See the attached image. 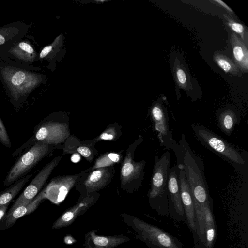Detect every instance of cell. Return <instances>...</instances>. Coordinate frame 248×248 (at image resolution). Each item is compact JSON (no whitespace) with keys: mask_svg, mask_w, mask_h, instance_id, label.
<instances>
[{"mask_svg":"<svg viewBox=\"0 0 248 248\" xmlns=\"http://www.w3.org/2000/svg\"><path fill=\"white\" fill-rule=\"evenodd\" d=\"M211 2L215 3L216 4L221 6L225 9L229 13L230 16H234V13L233 10L229 7L225 3L220 0H210Z\"/></svg>","mask_w":248,"mask_h":248,"instance_id":"cell-31","label":"cell"},{"mask_svg":"<svg viewBox=\"0 0 248 248\" xmlns=\"http://www.w3.org/2000/svg\"><path fill=\"white\" fill-rule=\"evenodd\" d=\"M89 240L91 248H112L125 241L123 237L97 236L93 232L90 233Z\"/></svg>","mask_w":248,"mask_h":248,"instance_id":"cell-23","label":"cell"},{"mask_svg":"<svg viewBox=\"0 0 248 248\" xmlns=\"http://www.w3.org/2000/svg\"><path fill=\"white\" fill-rule=\"evenodd\" d=\"M8 205H5L0 207V225L3 221L6 215V211Z\"/></svg>","mask_w":248,"mask_h":248,"instance_id":"cell-33","label":"cell"},{"mask_svg":"<svg viewBox=\"0 0 248 248\" xmlns=\"http://www.w3.org/2000/svg\"><path fill=\"white\" fill-rule=\"evenodd\" d=\"M230 41L234 63L240 71L244 73H247L248 71V47L233 32L231 33Z\"/></svg>","mask_w":248,"mask_h":248,"instance_id":"cell-18","label":"cell"},{"mask_svg":"<svg viewBox=\"0 0 248 248\" xmlns=\"http://www.w3.org/2000/svg\"><path fill=\"white\" fill-rule=\"evenodd\" d=\"M152 125L157 134L161 146L173 151L178 143L173 138L169 124L167 111L160 103H155L150 111Z\"/></svg>","mask_w":248,"mask_h":248,"instance_id":"cell-10","label":"cell"},{"mask_svg":"<svg viewBox=\"0 0 248 248\" xmlns=\"http://www.w3.org/2000/svg\"><path fill=\"white\" fill-rule=\"evenodd\" d=\"M46 199L44 188L29 203L18 206L12 211H9L0 225V230H4L11 227L18 218L35 211L41 202Z\"/></svg>","mask_w":248,"mask_h":248,"instance_id":"cell-16","label":"cell"},{"mask_svg":"<svg viewBox=\"0 0 248 248\" xmlns=\"http://www.w3.org/2000/svg\"><path fill=\"white\" fill-rule=\"evenodd\" d=\"M11 56L21 62H33L37 54L31 44L25 41L15 43L8 50Z\"/></svg>","mask_w":248,"mask_h":248,"instance_id":"cell-19","label":"cell"},{"mask_svg":"<svg viewBox=\"0 0 248 248\" xmlns=\"http://www.w3.org/2000/svg\"><path fill=\"white\" fill-rule=\"evenodd\" d=\"M63 145L64 154L77 153L90 162H92L98 154V150L94 147L95 144L91 140L81 141L73 135H70Z\"/></svg>","mask_w":248,"mask_h":248,"instance_id":"cell-15","label":"cell"},{"mask_svg":"<svg viewBox=\"0 0 248 248\" xmlns=\"http://www.w3.org/2000/svg\"><path fill=\"white\" fill-rule=\"evenodd\" d=\"M192 128L197 140L205 147L239 171L244 169L246 165L245 157L233 145L205 126L194 124Z\"/></svg>","mask_w":248,"mask_h":248,"instance_id":"cell-5","label":"cell"},{"mask_svg":"<svg viewBox=\"0 0 248 248\" xmlns=\"http://www.w3.org/2000/svg\"><path fill=\"white\" fill-rule=\"evenodd\" d=\"M170 162V155L168 150L159 157L156 155L148 193L151 206L163 215H168L169 212L168 182Z\"/></svg>","mask_w":248,"mask_h":248,"instance_id":"cell-4","label":"cell"},{"mask_svg":"<svg viewBox=\"0 0 248 248\" xmlns=\"http://www.w3.org/2000/svg\"><path fill=\"white\" fill-rule=\"evenodd\" d=\"M210 203H206L204 207V244L206 248H212L216 234Z\"/></svg>","mask_w":248,"mask_h":248,"instance_id":"cell-22","label":"cell"},{"mask_svg":"<svg viewBox=\"0 0 248 248\" xmlns=\"http://www.w3.org/2000/svg\"><path fill=\"white\" fill-rule=\"evenodd\" d=\"M177 163L182 165L191 188L193 200L196 227L198 232L204 231V207L211 200L201 158L192 150L184 134L173 151Z\"/></svg>","mask_w":248,"mask_h":248,"instance_id":"cell-1","label":"cell"},{"mask_svg":"<svg viewBox=\"0 0 248 248\" xmlns=\"http://www.w3.org/2000/svg\"><path fill=\"white\" fill-rule=\"evenodd\" d=\"M34 173L28 174L18 179L0 193V207L8 205L11 201L19 193Z\"/></svg>","mask_w":248,"mask_h":248,"instance_id":"cell-21","label":"cell"},{"mask_svg":"<svg viewBox=\"0 0 248 248\" xmlns=\"http://www.w3.org/2000/svg\"><path fill=\"white\" fill-rule=\"evenodd\" d=\"M114 174V165L94 169L92 166L89 168L75 187L79 192V199L106 187L111 182Z\"/></svg>","mask_w":248,"mask_h":248,"instance_id":"cell-8","label":"cell"},{"mask_svg":"<svg viewBox=\"0 0 248 248\" xmlns=\"http://www.w3.org/2000/svg\"><path fill=\"white\" fill-rule=\"evenodd\" d=\"M237 121L236 114L231 109H226L219 114L217 122L220 129L227 135H230Z\"/></svg>","mask_w":248,"mask_h":248,"instance_id":"cell-24","label":"cell"},{"mask_svg":"<svg viewBox=\"0 0 248 248\" xmlns=\"http://www.w3.org/2000/svg\"><path fill=\"white\" fill-rule=\"evenodd\" d=\"M63 155L56 156L37 173L11 207L9 211L31 202L38 195L52 171L61 161Z\"/></svg>","mask_w":248,"mask_h":248,"instance_id":"cell-11","label":"cell"},{"mask_svg":"<svg viewBox=\"0 0 248 248\" xmlns=\"http://www.w3.org/2000/svg\"><path fill=\"white\" fill-rule=\"evenodd\" d=\"M0 142L8 148L12 147V144L5 125L0 117Z\"/></svg>","mask_w":248,"mask_h":248,"instance_id":"cell-30","label":"cell"},{"mask_svg":"<svg viewBox=\"0 0 248 248\" xmlns=\"http://www.w3.org/2000/svg\"><path fill=\"white\" fill-rule=\"evenodd\" d=\"M0 78L16 108L19 107L42 80L40 75L30 70L5 65L0 66Z\"/></svg>","mask_w":248,"mask_h":248,"instance_id":"cell-2","label":"cell"},{"mask_svg":"<svg viewBox=\"0 0 248 248\" xmlns=\"http://www.w3.org/2000/svg\"><path fill=\"white\" fill-rule=\"evenodd\" d=\"M213 60L217 64L225 73L233 76L240 75V70L235 63L227 56L216 52L213 55Z\"/></svg>","mask_w":248,"mask_h":248,"instance_id":"cell-26","label":"cell"},{"mask_svg":"<svg viewBox=\"0 0 248 248\" xmlns=\"http://www.w3.org/2000/svg\"><path fill=\"white\" fill-rule=\"evenodd\" d=\"M88 170L89 168L86 169L77 174L61 175L53 178L45 188L46 199L56 204L62 202Z\"/></svg>","mask_w":248,"mask_h":248,"instance_id":"cell-12","label":"cell"},{"mask_svg":"<svg viewBox=\"0 0 248 248\" xmlns=\"http://www.w3.org/2000/svg\"><path fill=\"white\" fill-rule=\"evenodd\" d=\"M173 69L175 79L179 87L187 92L192 89V85L186 71L177 58L175 59Z\"/></svg>","mask_w":248,"mask_h":248,"instance_id":"cell-25","label":"cell"},{"mask_svg":"<svg viewBox=\"0 0 248 248\" xmlns=\"http://www.w3.org/2000/svg\"><path fill=\"white\" fill-rule=\"evenodd\" d=\"M226 24L236 34L240 36V39L248 47V31L247 27L243 24L236 21L231 16L227 14H223Z\"/></svg>","mask_w":248,"mask_h":248,"instance_id":"cell-28","label":"cell"},{"mask_svg":"<svg viewBox=\"0 0 248 248\" xmlns=\"http://www.w3.org/2000/svg\"><path fill=\"white\" fill-rule=\"evenodd\" d=\"M23 27L16 24L7 25L0 28V50H6L10 47L23 34Z\"/></svg>","mask_w":248,"mask_h":248,"instance_id":"cell-20","label":"cell"},{"mask_svg":"<svg viewBox=\"0 0 248 248\" xmlns=\"http://www.w3.org/2000/svg\"><path fill=\"white\" fill-rule=\"evenodd\" d=\"M122 135V126L117 123H113L108 126L98 136L91 140L95 144L102 140L115 141Z\"/></svg>","mask_w":248,"mask_h":248,"instance_id":"cell-27","label":"cell"},{"mask_svg":"<svg viewBox=\"0 0 248 248\" xmlns=\"http://www.w3.org/2000/svg\"><path fill=\"white\" fill-rule=\"evenodd\" d=\"M123 156L118 153H106L101 155L95 161L93 169L114 165L122 161Z\"/></svg>","mask_w":248,"mask_h":248,"instance_id":"cell-29","label":"cell"},{"mask_svg":"<svg viewBox=\"0 0 248 248\" xmlns=\"http://www.w3.org/2000/svg\"><path fill=\"white\" fill-rule=\"evenodd\" d=\"M180 165L176 164L170 168L168 182L169 209H173L179 217H183L184 210L182 205L179 181Z\"/></svg>","mask_w":248,"mask_h":248,"instance_id":"cell-13","label":"cell"},{"mask_svg":"<svg viewBox=\"0 0 248 248\" xmlns=\"http://www.w3.org/2000/svg\"><path fill=\"white\" fill-rule=\"evenodd\" d=\"M98 192L92 193L79 199V202L74 207L64 213L53 224V229H58L72 223L74 218L83 213L92 206L98 199Z\"/></svg>","mask_w":248,"mask_h":248,"instance_id":"cell-17","label":"cell"},{"mask_svg":"<svg viewBox=\"0 0 248 248\" xmlns=\"http://www.w3.org/2000/svg\"><path fill=\"white\" fill-rule=\"evenodd\" d=\"M63 144L49 145L38 141L33 144L14 163L8 172L3 185L9 186L28 172L43 159L55 150L63 149Z\"/></svg>","mask_w":248,"mask_h":248,"instance_id":"cell-6","label":"cell"},{"mask_svg":"<svg viewBox=\"0 0 248 248\" xmlns=\"http://www.w3.org/2000/svg\"><path fill=\"white\" fill-rule=\"evenodd\" d=\"M70 135L69 120L50 114L35 126L32 135L15 151L12 157L17 156L38 141L49 145L62 144Z\"/></svg>","mask_w":248,"mask_h":248,"instance_id":"cell-3","label":"cell"},{"mask_svg":"<svg viewBox=\"0 0 248 248\" xmlns=\"http://www.w3.org/2000/svg\"><path fill=\"white\" fill-rule=\"evenodd\" d=\"M52 48L53 45L47 46L44 47L40 53L39 58L43 59L47 56L52 51Z\"/></svg>","mask_w":248,"mask_h":248,"instance_id":"cell-32","label":"cell"},{"mask_svg":"<svg viewBox=\"0 0 248 248\" xmlns=\"http://www.w3.org/2000/svg\"><path fill=\"white\" fill-rule=\"evenodd\" d=\"M180 165L179 181L181 201L189 228L193 231L197 230L194 206V200L192 191L182 165Z\"/></svg>","mask_w":248,"mask_h":248,"instance_id":"cell-14","label":"cell"},{"mask_svg":"<svg viewBox=\"0 0 248 248\" xmlns=\"http://www.w3.org/2000/svg\"><path fill=\"white\" fill-rule=\"evenodd\" d=\"M143 140V137L140 135L128 146L122 161L120 186L124 190L129 193L137 190L142 186L144 179L146 161L141 160L136 162L134 159L135 150Z\"/></svg>","mask_w":248,"mask_h":248,"instance_id":"cell-7","label":"cell"},{"mask_svg":"<svg viewBox=\"0 0 248 248\" xmlns=\"http://www.w3.org/2000/svg\"><path fill=\"white\" fill-rule=\"evenodd\" d=\"M133 222L142 240L151 248H182L178 239L162 229L137 218Z\"/></svg>","mask_w":248,"mask_h":248,"instance_id":"cell-9","label":"cell"}]
</instances>
